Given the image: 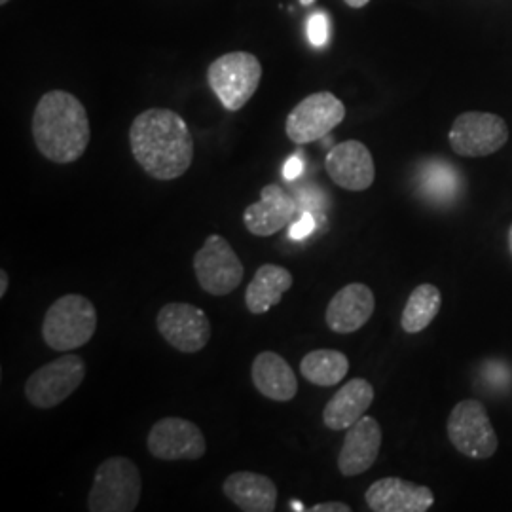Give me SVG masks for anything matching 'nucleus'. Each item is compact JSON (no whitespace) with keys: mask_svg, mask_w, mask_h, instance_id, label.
Instances as JSON below:
<instances>
[{"mask_svg":"<svg viewBox=\"0 0 512 512\" xmlns=\"http://www.w3.org/2000/svg\"><path fill=\"white\" fill-rule=\"evenodd\" d=\"M135 162L156 181L183 177L194 160V139L183 116L175 110L148 109L129 128Z\"/></svg>","mask_w":512,"mask_h":512,"instance_id":"f257e3e1","label":"nucleus"},{"mask_svg":"<svg viewBox=\"0 0 512 512\" xmlns=\"http://www.w3.org/2000/svg\"><path fill=\"white\" fill-rule=\"evenodd\" d=\"M88 112L73 93H44L33 114V139L38 152L54 164H73L90 145Z\"/></svg>","mask_w":512,"mask_h":512,"instance_id":"f03ea898","label":"nucleus"},{"mask_svg":"<svg viewBox=\"0 0 512 512\" xmlns=\"http://www.w3.org/2000/svg\"><path fill=\"white\" fill-rule=\"evenodd\" d=\"M97 330V310L82 294H65L48 308L42 323L46 346L59 353L84 348Z\"/></svg>","mask_w":512,"mask_h":512,"instance_id":"7ed1b4c3","label":"nucleus"},{"mask_svg":"<svg viewBox=\"0 0 512 512\" xmlns=\"http://www.w3.org/2000/svg\"><path fill=\"white\" fill-rule=\"evenodd\" d=\"M143 494V478L139 467L129 458L105 459L93 478L88 495V511L133 512Z\"/></svg>","mask_w":512,"mask_h":512,"instance_id":"20e7f679","label":"nucleus"},{"mask_svg":"<svg viewBox=\"0 0 512 512\" xmlns=\"http://www.w3.org/2000/svg\"><path fill=\"white\" fill-rule=\"evenodd\" d=\"M262 80V65L249 52L220 55L207 69V84L220 105L230 112L243 109L255 95Z\"/></svg>","mask_w":512,"mask_h":512,"instance_id":"39448f33","label":"nucleus"},{"mask_svg":"<svg viewBox=\"0 0 512 512\" xmlns=\"http://www.w3.org/2000/svg\"><path fill=\"white\" fill-rule=\"evenodd\" d=\"M86 378L82 357L67 351L52 363L40 366L25 382V397L38 410H52L65 403Z\"/></svg>","mask_w":512,"mask_h":512,"instance_id":"423d86ee","label":"nucleus"},{"mask_svg":"<svg viewBox=\"0 0 512 512\" xmlns=\"http://www.w3.org/2000/svg\"><path fill=\"white\" fill-rule=\"evenodd\" d=\"M448 439L469 459H490L497 452V435L484 404L465 399L448 418Z\"/></svg>","mask_w":512,"mask_h":512,"instance_id":"0eeeda50","label":"nucleus"},{"mask_svg":"<svg viewBox=\"0 0 512 512\" xmlns=\"http://www.w3.org/2000/svg\"><path fill=\"white\" fill-rule=\"evenodd\" d=\"M344 118L346 107L334 93H311L289 112L285 133L296 145H308L325 139Z\"/></svg>","mask_w":512,"mask_h":512,"instance_id":"6e6552de","label":"nucleus"},{"mask_svg":"<svg viewBox=\"0 0 512 512\" xmlns=\"http://www.w3.org/2000/svg\"><path fill=\"white\" fill-rule=\"evenodd\" d=\"M450 147L465 158L492 156L509 141L507 122L492 112H463L448 133Z\"/></svg>","mask_w":512,"mask_h":512,"instance_id":"1a4fd4ad","label":"nucleus"},{"mask_svg":"<svg viewBox=\"0 0 512 512\" xmlns=\"http://www.w3.org/2000/svg\"><path fill=\"white\" fill-rule=\"evenodd\" d=\"M194 272L205 293L226 296L241 285L245 268L234 247L219 234H213L194 255Z\"/></svg>","mask_w":512,"mask_h":512,"instance_id":"9d476101","label":"nucleus"},{"mask_svg":"<svg viewBox=\"0 0 512 512\" xmlns=\"http://www.w3.org/2000/svg\"><path fill=\"white\" fill-rule=\"evenodd\" d=\"M156 325L165 342L181 353H198L211 340L209 317L194 304H165L158 313Z\"/></svg>","mask_w":512,"mask_h":512,"instance_id":"9b49d317","label":"nucleus"},{"mask_svg":"<svg viewBox=\"0 0 512 512\" xmlns=\"http://www.w3.org/2000/svg\"><path fill=\"white\" fill-rule=\"evenodd\" d=\"M150 456L162 461H198L205 456L207 444L202 429L183 418H162L148 433Z\"/></svg>","mask_w":512,"mask_h":512,"instance_id":"f8f14e48","label":"nucleus"},{"mask_svg":"<svg viewBox=\"0 0 512 512\" xmlns=\"http://www.w3.org/2000/svg\"><path fill=\"white\" fill-rule=\"evenodd\" d=\"M325 167L332 183L349 192L368 190L376 179L374 158L361 141H344L330 148Z\"/></svg>","mask_w":512,"mask_h":512,"instance_id":"ddd939ff","label":"nucleus"},{"mask_svg":"<svg viewBox=\"0 0 512 512\" xmlns=\"http://www.w3.org/2000/svg\"><path fill=\"white\" fill-rule=\"evenodd\" d=\"M365 499L368 509L374 512H425L435 505V494L431 488L399 476L376 480L366 490Z\"/></svg>","mask_w":512,"mask_h":512,"instance_id":"4468645a","label":"nucleus"},{"mask_svg":"<svg viewBox=\"0 0 512 512\" xmlns=\"http://www.w3.org/2000/svg\"><path fill=\"white\" fill-rule=\"evenodd\" d=\"M296 219V202L279 186L266 184L260 192V200L251 203L245 213V228L256 238H268L293 224Z\"/></svg>","mask_w":512,"mask_h":512,"instance_id":"2eb2a0df","label":"nucleus"},{"mask_svg":"<svg viewBox=\"0 0 512 512\" xmlns=\"http://www.w3.org/2000/svg\"><path fill=\"white\" fill-rule=\"evenodd\" d=\"M376 310V298L365 283H349L332 296L325 321L336 334H353L363 329Z\"/></svg>","mask_w":512,"mask_h":512,"instance_id":"dca6fc26","label":"nucleus"},{"mask_svg":"<svg viewBox=\"0 0 512 512\" xmlns=\"http://www.w3.org/2000/svg\"><path fill=\"white\" fill-rule=\"evenodd\" d=\"M382 427L372 416H363L351 425L338 454V471L344 476L366 473L378 459L382 448Z\"/></svg>","mask_w":512,"mask_h":512,"instance_id":"f3484780","label":"nucleus"},{"mask_svg":"<svg viewBox=\"0 0 512 512\" xmlns=\"http://www.w3.org/2000/svg\"><path fill=\"white\" fill-rule=\"evenodd\" d=\"M251 378L258 393L275 403H289L298 393L293 366L279 353L262 351L251 365Z\"/></svg>","mask_w":512,"mask_h":512,"instance_id":"a211bd4d","label":"nucleus"},{"mask_svg":"<svg viewBox=\"0 0 512 512\" xmlns=\"http://www.w3.org/2000/svg\"><path fill=\"white\" fill-rule=\"evenodd\" d=\"M222 494L239 511L274 512L277 507V486L270 476L239 471L222 482Z\"/></svg>","mask_w":512,"mask_h":512,"instance_id":"6ab92c4d","label":"nucleus"},{"mask_svg":"<svg viewBox=\"0 0 512 512\" xmlns=\"http://www.w3.org/2000/svg\"><path fill=\"white\" fill-rule=\"evenodd\" d=\"M374 403V387L365 378L342 385L323 410V423L332 431H344L355 425Z\"/></svg>","mask_w":512,"mask_h":512,"instance_id":"aec40b11","label":"nucleus"},{"mask_svg":"<svg viewBox=\"0 0 512 512\" xmlns=\"http://www.w3.org/2000/svg\"><path fill=\"white\" fill-rule=\"evenodd\" d=\"M293 281V274L283 266H277V264L260 266L245 293L247 310L255 315L272 310L281 302L283 294L293 287Z\"/></svg>","mask_w":512,"mask_h":512,"instance_id":"412c9836","label":"nucleus"},{"mask_svg":"<svg viewBox=\"0 0 512 512\" xmlns=\"http://www.w3.org/2000/svg\"><path fill=\"white\" fill-rule=\"evenodd\" d=\"M349 361L342 351L315 349L300 361V374L313 385L332 387L348 376Z\"/></svg>","mask_w":512,"mask_h":512,"instance_id":"4be33fe9","label":"nucleus"},{"mask_svg":"<svg viewBox=\"0 0 512 512\" xmlns=\"http://www.w3.org/2000/svg\"><path fill=\"white\" fill-rule=\"evenodd\" d=\"M442 306V294L439 287L431 283L418 285L406 300L403 315H401V327L408 334H420L427 329L435 317L439 315Z\"/></svg>","mask_w":512,"mask_h":512,"instance_id":"5701e85b","label":"nucleus"},{"mask_svg":"<svg viewBox=\"0 0 512 512\" xmlns=\"http://www.w3.org/2000/svg\"><path fill=\"white\" fill-rule=\"evenodd\" d=\"M308 38L315 48H321L329 42V18L323 12H317L308 21Z\"/></svg>","mask_w":512,"mask_h":512,"instance_id":"b1692460","label":"nucleus"},{"mask_svg":"<svg viewBox=\"0 0 512 512\" xmlns=\"http://www.w3.org/2000/svg\"><path fill=\"white\" fill-rule=\"evenodd\" d=\"M310 232H313V219H311L310 215H306L304 219L298 220L296 224H293V228H291V236L294 239L306 238Z\"/></svg>","mask_w":512,"mask_h":512,"instance_id":"393cba45","label":"nucleus"},{"mask_svg":"<svg viewBox=\"0 0 512 512\" xmlns=\"http://www.w3.org/2000/svg\"><path fill=\"white\" fill-rule=\"evenodd\" d=\"M311 512H351V507L342 501H327L313 505Z\"/></svg>","mask_w":512,"mask_h":512,"instance_id":"a878e982","label":"nucleus"},{"mask_svg":"<svg viewBox=\"0 0 512 512\" xmlns=\"http://www.w3.org/2000/svg\"><path fill=\"white\" fill-rule=\"evenodd\" d=\"M302 173V160L298 156H293L287 160V164L283 167V175L287 181H293Z\"/></svg>","mask_w":512,"mask_h":512,"instance_id":"bb28decb","label":"nucleus"},{"mask_svg":"<svg viewBox=\"0 0 512 512\" xmlns=\"http://www.w3.org/2000/svg\"><path fill=\"white\" fill-rule=\"evenodd\" d=\"M6 291H8V274L6 270H0V298H4Z\"/></svg>","mask_w":512,"mask_h":512,"instance_id":"cd10ccee","label":"nucleus"},{"mask_svg":"<svg viewBox=\"0 0 512 512\" xmlns=\"http://www.w3.org/2000/svg\"><path fill=\"white\" fill-rule=\"evenodd\" d=\"M349 8H365L370 0H344Z\"/></svg>","mask_w":512,"mask_h":512,"instance_id":"c85d7f7f","label":"nucleus"},{"mask_svg":"<svg viewBox=\"0 0 512 512\" xmlns=\"http://www.w3.org/2000/svg\"><path fill=\"white\" fill-rule=\"evenodd\" d=\"M509 249H511V255H512V226L509 228Z\"/></svg>","mask_w":512,"mask_h":512,"instance_id":"c756f323","label":"nucleus"},{"mask_svg":"<svg viewBox=\"0 0 512 512\" xmlns=\"http://www.w3.org/2000/svg\"><path fill=\"white\" fill-rule=\"evenodd\" d=\"M304 6H310V4H313V0H300Z\"/></svg>","mask_w":512,"mask_h":512,"instance_id":"7c9ffc66","label":"nucleus"},{"mask_svg":"<svg viewBox=\"0 0 512 512\" xmlns=\"http://www.w3.org/2000/svg\"><path fill=\"white\" fill-rule=\"evenodd\" d=\"M8 2H10V0H0V4H2V6H4V4H8Z\"/></svg>","mask_w":512,"mask_h":512,"instance_id":"2f4dec72","label":"nucleus"}]
</instances>
